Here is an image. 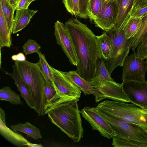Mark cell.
Instances as JSON below:
<instances>
[{
  "label": "cell",
  "instance_id": "6da1fadb",
  "mask_svg": "<svg viewBox=\"0 0 147 147\" xmlns=\"http://www.w3.org/2000/svg\"><path fill=\"white\" fill-rule=\"evenodd\" d=\"M65 25L71 36L79 59L76 70L82 77L89 81L95 76L98 60L102 58L96 36L87 25L76 18L69 19Z\"/></svg>",
  "mask_w": 147,
  "mask_h": 147
},
{
  "label": "cell",
  "instance_id": "7a4b0ae2",
  "mask_svg": "<svg viewBox=\"0 0 147 147\" xmlns=\"http://www.w3.org/2000/svg\"><path fill=\"white\" fill-rule=\"evenodd\" d=\"M47 102L44 115L75 142L83 137L84 129L77 102L79 100L68 97L58 91Z\"/></svg>",
  "mask_w": 147,
  "mask_h": 147
},
{
  "label": "cell",
  "instance_id": "3957f363",
  "mask_svg": "<svg viewBox=\"0 0 147 147\" xmlns=\"http://www.w3.org/2000/svg\"><path fill=\"white\" fill-rule=\"evenodd\" d=\"M15 65L21 77L29 87L35 103V111L44 115L46 104L45 95V80L37 63L26 60L16 61Z\"/></svg>",
  "mask_w": 147,
  "mask_h": 147
},
{
  "label": "cell",
  "instance_id": "277c9868",
  "mask_svg": "<svg viewBox=\"0 0 147 147\" xmlns=\"http://www.w3.org/2000/svg\"><path fill=\"white\" fill-rule=\"evenodd\" d=\"M96 108L115 119L134 123L147 130V108L133 104L106 100L99 103Z\"/></svg>",
  "mask_w": 147,
  "mask_h": 147
},
{
  "label": "cell",
  "instance_id": "5b68a950",
  "mask_svg": "<svg viewBox=\"0 0 147 147\" xmlns=\"http://www.w3.org/2000/svg\"><path fill=\"white\" fill-rule=\"evenodd\" d=\"M111 38L113 47L110 56L106 61V65L111 75L117 67H123L124 61L128 55L132 46V38L127 39L123 30L116 32L112 29L106 32Z\"/></svg>",
  "mask_w": 147,
  "mask_h": 147
},
{
  "label": "cell",
  "instance_id": "8992f818",
  "mask_svg": "<svg viewBox=\"0 0 147 147\" xmlns=\"http://www.w3.org/2000/svg\"><path fill=\"white\" fill-rule=\"evenodd\" d=\"M96 109L115 132L116 136L147 143V130L145 128L134 123L115 119Z\"/></svg>",
  "mask_w": 147,
  "mask_h": 147
},
{
  "label": "cell",
  "instance_id": "52a82bcc",
  "mask_svg": "<svg viewBox=\"0 0 147 147\" xmlns=\"http://www.w3.org/2000/svg\"><path fill=\"white\" fill-rule=\"evenodd\" d=\"M92 88V94L96 102L105 99L125 102H131L125 94L122 84L113 81L90 83Z\"/></svg>",
  "mask_w": 147,
  "mask_h": 147
},
{
  "label": "cell",
  "instance_id": "ba28073f",
  "mask_svg": "<svg viewBox=\"0 0 147 147\" xmlns=\"http://www.w3.org/2000/svg\"><path fill=\"white\" fill-rule=\"evenodd\" d=\"M128 55L125 59L122 73L123 81H136L145 82L147 70V61L142 59L136 52Z\"/></svg>",
  "mask_w": 147,
  "mask_h": 147
},
{
  "label": "cell",
  "instance_id": "9c48e42d",
  "mask_svg": "<svg viewBox=\"0 0 147 147\" xmlns=\"http://www.w3.org/2000/svg\"><path fill=\"white\" fill-rule=\"evenodd\" d=\"M54 29V34L57 43L61 46L70 63L77 66L79 59L69 30L65 24L58 20L55 23Z\"/></svg>",
  "mask_w": 147,
  "mask_h": 147
},
{
  "label": "cell",
  "instance_id": "30bf717a",
  "mask_svg": "<svg viewBox=\"0 0 147 147\" xmlns=\"http://www.w3.org/2000/svg\"><path fill=\"white\" fill-rule=\"evenodd\" d=\"M82 116L90 124L93 130L104 137L111 139L117 136L109 123L98 113L96 107L86 106L80 111Z\"/></svg>",
  "mask_w": 147,
  "mask_h": 147
},
{
  "label": "cell",
  "instance_id": "8fae6325",
  "mask_svg": "<svg viewBox=\"0 0 147 147\" xmlns=\"http://www.w3.org/2000/svg\"><path fill=\"white\" fill-rule=\"evenodd\" d=\"M123 91L131 102L139 107L147 108V81H123Z\"/></svg>",
  "mask_w": 147,
  "mask_h": 147
},
{
  "label": "cell",
  "instance_id": "7c38bea8",
  "mask_svg": "<svg viewBox=\"0 0 147 147\" xmlns=\"http://www.w3.org/2000/svg\"><path fill=\"white\" fill-rule=\"evenodd\" d=\"M118 13V5L116 0L102 6L101 9L93 20L95 26L107 32L114 27Z\"/></svg>",
  "mask_w": 147,
  "mask_h": 147
},
{
  "label": "cell",
  "instance_id": "4fadbf2b",
  "mask_svg": "<svg viewBox=\"0 0 147 147\" xmlns=\"http://www.w3.org/2000/svg\"><path fill=\"white\" fill-rule=\"evenodd\" d=\"M51 68L55 89L65 96L79 100L81 91L61 74L59 70L52 67Z\"/></svg>",
  "mask_w": 147,
  "mask_h": 147
},
{
  "label": "cell",
  "instance_id": "5bb4252c",
  "mask_svg": "<svg viewBox=\"0 0 147 147\" xmlns=\"http://www.w3.org/2000/svg\"><path fill=\"white\" fill-rule=\"evenodd\" d=\"M0 134L8 141L18 147H26L25 144L30 143L21 134L6 126L5 114L1 107L0 108Z\"/></svg>",
  "mask_w": 147,
  "mask_h": 147
},
{
  "label": "cell",
  "instance_id": "9a60e30c",
  "mask_svg": "<svg viewBox=\"0 0 147 147\" xmlns=\"http://www.w3.org/2000/svg\"><path fill=\"white\" fill-rule=\"evenodd\" d=\"M12 68V72H6V74L13 79L20 95L24 99L27 105L35 111V102L29 87L20 74L15 65H13Z\"/></svg>",
  "mask_w": 147,
  "mask_h": 147
},
{
  "label": "cell",
  "instance_id": "2e32d148",
  "mask_svg": "<svg viewBox=\"0 0 147 147\" xmlns=\"http://www.w3.org/2000/svg\"><path fill=\"white\" fill-rule=\"evenodd\" d=\"M116 0L118 5V13L115 24L112 29L118 32L123 29L127 22L134 0Z\"/></svg>",
  "mask_w": 147,
  "mask_h": 147
},
{
  "label": "cell",
  "instance_id": "e0dca14e",
  "mask_svg": "<svg viewBox=\"0 0 147 147\" xmlns=\"http://www.w3.org/2000/svg\"><path fill=\"white\" fill-rule=\"evenodd\" d=\"M37 11V10L28 8L16 10V13L13 19V33H16L24 28Z\"/></svg>",
  "mask_w": 147,
  "mask_h": 147
},
{
  "label": "cell",
  "instance_id": "ac0fdd59",
  "mask_svg": "<svg viewBox=\"0 0 147 147\" xmlns=\"http://www.w3.org/2000/svg\"><path fill=\"white\" fill-rule=\"evenodd\" d=\"M59 71L75 86L82 91L84 95L92 94V88L89 82L82 77L77 70L70 71L67 72Z\"/></svg>",
  "mask_w": 147,
  "mask_h": 147
},
{
  "label": "cell",
  "instance_id": "d6986e66",
  "mask_svg": "<svg viewBox=\"0 0 147 147\" xmlns=\"http://www.w3.org/2000/svg\"><path fill=\"white\" fill-rule=\"evenodd\" d=\"M114 81L111 76L106 62L102 58L97 62L96 73L94 77L89 81L90 83H96L105 81Z\"/></svg>",
  "mask_w": 147,
  "mask_h": 147
},
{
  "label": "cell",
  "instance_id": "ffe728a7",
  "mask_svg": "<svg viewBox=\"0 0 147 147\" xmlns=\"http://www.w3.org/2000/svg\"><path fill=\"white\" fill-rule=\"evenodd\" d=\"M96 37L102 58L107 61L112 51L113 47L112 39L106 32Z\"/></svg>",
  "mask_w": 147,
  "mask_h": 147
},
{
  "label": "cell",
  "instance_id": "44dd1931",
  "mask_svg": "<svg viewBox=\"0 0 147 147\" xmlns=\"http://www.w3.org/2000/svg\"><path fill=\"white\" fill-rule=\"evenodd\" d=\"M11 34L2 10L0 8V47L10 48L12 45Z\"/></svg>",
  "mask_w": 147,
  "mask_h": 147
},
{
  "label": "cell",
  "instance_id": "7402d4cb",
  "mask_svg": "<svg viewBox=\"0 0 147 147\" xmlns=\"http://www.w3.org/2000/svg\"><path fill=\"white\" fill-rule=\"evenodd\" d=\"M39 59L37 63L44 77L45 82H47L53 86L55 88L54 82L53 74L51 66L47 61L45 56L40 51L37 53Z\"/></svg>",
  "mask_w": 147,
  "mask_h": 147
},
{
  "label": "cell",
  "instance_id": "603a6c76",
  "mask_svg": "<svg viewBox=\"0 0 147 147\" xmlns=\"http://www.w3.org/2000/svg\"><path fill=\"white\" fill-rule=\"evenodd\" d=\"M11 127L15 131L27 134L29 137L35 140L42 138L39 129L28 122L24 123H20L12 125Z\"/></svg>",
  "mask_w": 147,
  "mask_h": 147
},
{
  "label": "cell",
  "instance_id": "cb8c5ba5",
  "mask_svg": "<svg viewBox=\"0 0 147 147\" xmlns=\"http://www.w3.org/2000/svg\"><path fill=\"white\" fill-rule=\"evenodd\" d=\"M0 7L8 27L11 33L13 31L14 13L15 10L7 0H0Z\"/></svg>",
  "mask_w": 147,
  "mask_h": 147
},
{
  "label": "cell",
  "instance_id": "d4e9b609",
  "mask_svg": "<svg viewBox=\"0 0 147 147\" xmlns=\"http://www.w3.org/2000/svg\"><path fill=\"white\" fill-rule=\"evenodd\" d=\"M142 18H134L129 20L122 30L127 39L134 37L141 26Z\"/></svg>",
  "mask_w": 147,
  "mask_h": 147
},
{
  "label": "cell",
  "instance_id": "484cf974",
  "mask_svg": "<svg viewBox=\"0 0 147 147\" xmlns=\"http://www.w3.org/2000/svg\"><path fill=\"white\" fill-rule=\"evenodd\" d=\"M0 100L8 101L10 104L15 105L22 103L19 94L16 93L8 86L3 87L0 90Z\"/></svg>",
  "mask_w": 147,
  "mask_h": 147
},
{
  "label": "cell",
  "instance_id": "4316f807",
  "mask_svg": "<svg viewBox=\"0 0 147 147\" xmlns=\"http://www.w3.org/2000/svg\"><path fill=\"white\" fill-rule=\"evenodd\" d=\"M147 33V13L142 18V22L140 28L134 37L132 38V51L135 50L139 43L142 41Z\"/></svg>",
  "mask_w": 147,
  "mask_h": 147
},
{
  "label": "cell",
  "instance_id": "83f0119b",
  "mask_svg": "<svg viewBox=\"0 0 147 147\" xmlns=\"http://www.w3.org/2000/svg\"><path fill=\"white\" fill-rule=\"evenodd\" d=\"M115 147H147V143L115 136L112 138Z\"/></svg>",
  "mask_w": 147,
  "mask_h": 147
},
{
  "label": "cell",
  "instance_id": "f1b7e54d",
  "mask_svg": "<svg viewBox=\"0 0 147 147\" xmlns=\"http://www.w3.org/2000/svg\"><path fill=\"white\" fill-rule=\"evenodd\" d=\"M103 6L102 0H89L88 8V17L91 22L96 18Z\"/></svg>",
  "mask_w": 147,
  "mask_h": 147
},
{
  "label": "cell",
  "instance_id": "f546056e",
  "mask_svg": "<svg viewBox=\"0 0 147 147\" xmlns=\"http://www.w3.org/2000/svg\"><path fill=\"white\" fill-rule=\"evenodd\" d=\"M67 11L72 15L78 16L80 15V0H62Z\"/></svg>",
  "mask_w": 147,
  "mask_h": 147
},
{
  "label": "cell",
  "instance_id": "4dcf8cb0",
  "mask_svg": "<svg viewBox=\"0 0 147 147\" xmlns=\"http://www.w3.org/2000/svg\"><path fill=\"white\" fill-rule=\"evenodd\" d=\"M23 48V52L26 55L34 53H37L41 47L36 41L29 39L24 44Z\"/></svg>",
  "mask_w": 147,
  "mask_h": 147
},
{
  "label": "cell",
  "instance_id": "1f68e13d",
  "mask_svg": "<svg viewBox=\"0 0 147 147\" xmlns=\"http://www.w3.org/2000/svg\"><path fill=\"white\" fill-rule=\"evenodd\" d=\"M136 52L143 59L147 58V33L138 46Z\"/></svg>",
  "mask_w": 147,
  "mask_h": 147
},
{
  "label": "cell",
  "instance_id": "d6a6232c",
  "mask_svg": "<svg viewBox=\"0 0 147 147\" xmlns=\"http://www.w3.org/2000/svg\"><path fill=\"white\" fill-rule=\"evenodd\" d=\"M56 93L55 88L48 82H45V95L46 102L53 98Z\"/></svg>",
  "mask_w": 147,
  "mask_h": 147
},
{
  "label": "cell",
  "instance_id": "836d02e7",
  "mask_svg": "<svg viewBox=\"0 0 147 147\" xmlns=\"http://www.w3.org/2000/svg\"><path fill=\"white\" fill-rule=\"evenodd\" d=\"M89 0H80V15L79 17L86 19L88 17V8Z\"/></svg>",
  "mask_w": 147,
  "mask_h": 147
},
{
  "label": "cell",
  "instance_id": "e575fe53",
  "mask_svg": "<svg viewBox=\"0 0 147 147\" xmlns=\"http://www.w3.org/2000/svg\"><path fill=\"white\" fill-rule=\"evenodd\" d=\"M146 7H147V0H134L130 11L138 8Z\"/></svg>",
  "mask_w": 147,
  "mask_h": 147
},
{
  "label": "cell",
  "instance_id": "d590c367",
  "mask_svg": "<svg viewBox=\"0 0 147 147\" xmlns=\"http://www.w3.org/2000/svg\"><path fill=\"white\" fill-rule=\"evenodd\" d=\"M31 3L29 0H19L15 9V10L27 9Z\"/></svg>",
  "mask_w": 147,
  "mask_h": 147
},
{
  "label": "cell",
  "instance_id": "8d00e7d4",
  "mask_svg": "<svg viewBox=\"0 0 147 147\" xmlns=\"http://www.w3.org/2000/svg\"><path fill=\"white\" fill-rule=\"evenodd\" d=\"M12 59L14 61H24L26 60V57L22 53H20L16 55H14L12 56Z\"/></svg>",
  "mask_w": 147,
  "mask_h": 147
},
{
  "label": "cell",
  "instance_id": "74e56055",
  "mask_svg": "<svg viewBox=\"0 0 147 147\" xmlns=\"http://www.w3.org/2000/svg\"><path fill=\"white\" fill-rule=\"evenodd\" d=\"M14 9L17 6L19 0H7Z\"/></svg>",
  "mask_w": 147,
  "mask_h": 147
},
{
  "label": "cell",
  "instance_id": "f35d334b",
  "mask_svg": "<svg viewBox=\"0 0 147 147\" xmlns=\"http://www.w3.org/2000/svg\"><path fill=\"white\" fill-rule=\"evenodd\" d=\"M25 145L27 147H42V144H38L31 143L30 142L26 144Z\"/></svg>",
  "mask_w": 147,
  "mask_h": 147
},
{
  "label": "cell",
  "instance_id": "ab89813d",
  "mask_svg": "<svg viewBox=\"0 0 147 147\" xmlns=\"http://www.w3.org/2000/svg\"><path fill=\"white\" fill-rule=\"evenodd\" d=\"M103 5H105L107 3L115 0H102Z\"/></svg>",
  "mask_w": 147,
  "mask_h": 147
},
{
  "label": "cell",
  "instance_id": "60d3db41",
  "mask_svg": "<svg viewBox=\"0 0 147 147\" xmlns=\"http://www.w3.org/2000/svg\"><path fill=\"white\" fill-rule=\"evenodd\" d=\"M29 1L31 3L33 1H36V0H29Z\"/></svg>",
  "mask_w": 147,
  "mask_h": 147
},
{
  "label": "cell",
  "instance_id": "b9f144b4",
  "mask_svg": "<svg viewBox=\"0 0 147 147\" xmlns=\"http://www.w3.org/2000/svg\"><path fill=\"white\" fill-rule=\"evenodd\" d=\"M146 61H147V58L146 59Z\"/></svg>",
  "mask_w": 147,
  "mask_h": 147
}]
</instances>
